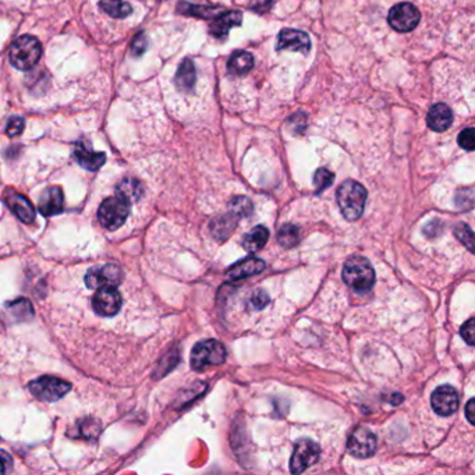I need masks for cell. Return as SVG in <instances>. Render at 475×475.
<instances>
[{"label": "cell", "mask_w": 475, "mask_h": 475, "mask_svg": "<svg viewBox=\"0 0 475 475\" xmlns=\"http://www.w3.org/2000/svg\"><path fill=\"white\" fill-rule=\"evenodd\" d=\"M336 199L343 216L347 220H357L361 218L365 208L367 190L358 181L346 180L337 188Z\"/></svg>", "instance_id": "obj_1"}, {"label": "cell", "mask_w": 475, "mask_h": 475, "mask_svg": "<svg viewBox=\"0 0 475 475\" xmlns=\"http://www.w3.org/2000/svg\"><path fill=\"white\" fill-rule=\"evenodd\" d=\"M344 283L357 293H365L375 283V271L368 260L362 257L350 258L341 272Z\"/></svg>", "instance_id": "obj_2"}, {"label": "cell", "mask_w": 475, "mask_h": 475, "mask_svg": "<svg viewBox=\"0 0 475 475\" xmlns=\"http://www.w3.org/2000/svg\"><path fill=\"white\" fill-rule=\"evenodd\" d=\"M42 56L41 42L31 35L17 38L10 48V62L18 70H31Z\"/></svg>", "instance_id": "obj_3"}, {"label": "cell", "mask_w": 475, "mask_h": 475, "mask_svg": "<svg viewBox=\"0 0 475 475\" xmlns=\"http://www.w3.org/2000/svg\"><path fill=\"white\" fill-rule=\"evenodd\" d=\"M226 348L218 340H204L194 346L191 353V367L201 371L209 365H220L226 360Z\"/></svg>", "instance_id": "obj_4"}, {"label": "cell", "mask_w": 475, "mask_h": 475, "mask_svg": "<svg viewBox=\"0 0 475 475\" xmlns=\"http://www.w3.org/2000/svg\"><path fill=\"white\" fill-rule=\"evenodd\" d=\"M130 202L123 199L122 197H111L106 198L98 211L99 223L108 230L119 229L127 219L130 213Z\"/></svg>", "instance_id": "obj_5"}, {"label": "cell", "mask_w": 475, "mask_h": 475, "mask_svg": "<svg viewBox=\"0 0 475 475\" xmlns=\"http://www.w3.org/2000/svg\"><path fill=\"white\" fill-rule=\"evenodd\" d=\"M71 385L56 376H41L29 383L31 393L45 402H56L62 399L69 390Z\"/></svg>", "instance_id": "obj_6"}, {"label": "cell", "mask_w": 475, "mask_h": 475, "mask_svg": "<svg viewBox=\"0 0 475 475\" xmlns=\"http://www.w3.org/2000/svg\"><path fill=\"white\" fill-rule=\"evenodd\" d=\"M421 14L411 3H399L389 11L388 21L397 32H410L420 24Z\"/></svg>", "instance_id": "obj_7"}, {"label": "cell", "mask_w": 475, "mask_h": 475, "mask_svg": "<svg viewBox=\"0 0 475 475\" xmlns=\"http://www.w3.org/2000/svg\"><path fill=\"white\" fill-rule=\"evenodd\" d=\"M320 448L311 439H300L293 451L292 459H290V472L293 474H302L309 467L316 465L319 459Z\"/></svg>", "instance_id": "obj_8"}, {"label": "cell", "mask_w": 475, "mask_h": 475, "mask_svg": "<svg viewBox=\"0 0 475 475\" xmlns=\"http://www.w3.org/2000/svg\"><path fill=\"white\" fill-rule=\"evenodd\" d=\"M122 282V269L116 264H106L94 268L85 275V285L90 289L116 288Z\"/></svg>", "instance_id": "obj_9"}, {"label": "cell", "mask_w": 475, "mask_h": 475, "mask_svg": "<svg viewBox=\"0 0 475 475\" xmlns=\"http://www.w3.org/2000/svg\"><path fill=\"white\" fill-rule=\"evenodd\" d=\"M347 451L357 459H368L376 451V438L368 428L358 427L348 438Z\"/></svg>", "instance_id": "obj_10"}, {"label": "cell", "mask_w": 475, "mask_h": 475, "mask_svg": "<svg viewBox=\"0 0 475 475\" xmlns=\"http://www.w3.org/2000/svg\"><path fill=\"white\" fill-rule=\"evenodd\" d=\"M459 393L451 385L439 386L434 390L431 396V406L434 411L442 417H449L456 413L459 409Z\"/></svg>", "instance_id": "obj_11"}, {"label": "cell", "mask_w": 475, "mask_h": 475, "mask_svg": "<svg viewBox=\"0 0 475 475\" xmlns=\"http://www.w3.org/2000/svg\"><path fill=\"white\" fill-rule=\"evenodd\" d=\"M94 311L102 317H113L122 307V296L116 288H102L92 299Z\"/></svg>", "instance_id": "obj_12"}, {"label": "cell", "mask_w": 475, "mask_h": 475, "mask_svg": "<svg viewBox=\"0 0 475 475\" xmlns=\"http://www.w3.org/2000/svg\"><path fill=\"white\" fill-rule=\"evenodd\" d=\"M311 49V39L304 31L286 28L278 36V50H292L307 55Z\"/></svg>", "instance_id": "obj_13"}, {"label": "cell", "mask_w": 475, "mask_h": 475, "mask_svg": "<svg viewBox=\"0 0 475 475\" xmlns=\"http://www.w3.org/2000/svg\"><path fill=\"white\" fill-rule=\"evenodd\" d=\"M74 158L80 166L91 171H97L98 169H101L106 160L104 153H95L92 147L85 141H78L76 144Z\"/></svg>", "instance_id": "obj_14"}, {"label": "cell", "mask_w": 475, "mask_h": 475, "mask_svg": "<svg viewBox=\"0 0 475 475\" xmlns=\"http://www.w3.org/2000/svg\"><path fill=\"white\" fill-rule=\"evenodd\" d=\"M428 127L437 133L446 132L453 123V113L445 104L434 105L427 115Z\"/></svg>", "instance_id": "obj_15"}, {"label": "cell", "mask_w": 475, "mask_h": 475, "mask_svg": "<svg viewBox=\"0 0 475 475\" xmlns=\"http://www.w3.org/2000/svg\"><path fill=\"white\" fill-rule=\"evenodd\" d=\"M63 191L60 187H49L39 199V211L43 216H53L63 211Z\"/></svg>", "instance_id": "obj_16"}, {"label": "cell", "mask_w": 475, "mask_h": 475, "mask_svg": "<svg viewBox=\"0 0 475 475\" xmlns=\"http://www.w3.org/2000/svg\"><path fill=\"white\" fill-rule=\"evenodd\" d=\"M6 204L21 222L31 223L35 219V209L27 197L13 192L6 198Z\"/></svg>", "instance_id": "obj_17"}, {"label": "cell", "mask_w": 475, "mask_h": 475, "mask_svg": "<svg viewBox=\"0 0 475 475\" xmlns=\"http://www.w3.org/2000/svg\"><path fill=\"white\" fill-rule=\"evenodd\" d=\"M241 21H243V14L240 11H236V10L226 11L218 15L215 22L211 25L209 31L215 38L225 39L233 27L241 25Z\"/></svg>", "instance_id": "obj_18"}, {"label": "cell", "mask_w": 475, "mask_h": 475, "mask_svg": "<svg viewBox=\"0 0 475 475\" xmlns=\"http://www.w3.org/2000/svg\"><path fill=\"white\" fill-rule=\"evenodd\" d=\"M265 269V262L260 258H246L240 262H237L236 265H233L229 271H227V276L232 281H240V279H246L254 275L261 274Z\"/></svg>", "instance_id": "obj_19"}, {"label": "cell", "mask_w": 475, "mask_h": 475, "mask_svg": "<svg viewBox=\"0 0 475 475\" xmlns=\"http://www.w3.org/2000/svg\"><path fill=\"white\" fill-rule=\"evenodd\" d=\"M269 240V230L265 226H257L246 233L241 239V246L248 253H257L267 246Z\"/></svg>", "instance_id": "obj_20"}, {"label": "cell", "mask_w": 475, "mask_h": 475, "mask_svg": "<svg viewBox=\"0 0 475 475\" xmlns=\"http://www.w3.org/2000/svg\"><path fill=\"white\" fill-rule=\"evenodd\" d=\"M254 67V57L246 50L234 52L227 63V70L233 76H246Z\"/></svg>", "instance_id": "obj_21"}, {"label": "cell", "mask_w": 475, "mask_h": 475, "mask_svg": "<svg viewBox=\"0 0 475 475\" xmlns=\"http://www.w3.org/2000/svg\"><path fill=\"white\" fill-rule=\"evenodd\" d=\"M239 222V218H236L233 213H226L219 218H215L211 223V232L215 236V239L225 241L236 229Z\"/></svg>", "instance_id": "obj_22"}, {"label": "cell", "mask_w": 475, "mask_h": 475, "mask_svg": "<svg viewBox=\"0 0 475 475\" xmlns=\"http://www.w3.org/2000/svg\"><path fill=\"white\" fill-rule=\"evenodd\" d=\"M195 67H194V63L190 60V59H185L181 62L178 70H177V74H176V78H174V83L177 85V88L180 91H184V92H190L192 91L194 85H195Z\"/></svg>", "instance_id": "obj_23"}, {"label": "cell", "mask_w": 475, "mask_h": 475, "mask_svg": "<svg viewBox=\"0 0 475 475\" xmlns=\"http://www.w3.org/2000/svg\"><path fill=\"white\" fill-rule=\"evenodd\" d=\"M116 195L122 197L123 199H126L132 204V202L140 199V197L143 195V185L136 178H130V177L123 178L116 188Z\"/></svg>", "instance_id": "obj_24"}, {"label": "cell", "mask_w": 475, "mask_h": 475, "mask_svg": "<svg viewBox=\"0 0 475 475\" xmlns=\"http://www.w3.org/2000/svg\"><path fill=\"white\" fill-rule=\"evenodd\" d=\"M101 7L115 18H125L133 13L132 4L126 0H101Z\"/></svg>", "instance_id": "obj_25"}, {"label": "cell", "mask_w": 475, "mask_h": 475, "mask_svg": "<svg viewBox=\"0 0 475 475\" xmlns=\"http://www.w3.org/2000/svg\"><path fill=\"white\" fill-rule=\"evenodd\" d=\"M253 202L247 198V197H234L230 202H229V212L233 213L236 218L243 219V218H248L253 213Z\"/></svg>", "instance_id": "obj_26"}, {"label": "cell", "mask_w": 475, "mask_h": 475, "mask_svg": "<svg viewBox=\"0 0 475 475\" xmlns=\"http://www.w3.org/2000/svg\"><path fill=\"white\" fill-rule=\"evenodd\" d=\"M300 240V230L295 225H285L278 233V241L285 248L295 247Z\"/></svg>", "instance_id": "obj_27"}, {"label": "cell", "mask_w": 475, "mask_h": 475, "mask_svg": "<svg viewBox=\"0 0 475 475\" xmlns=\"http://www.w3.org/2000/svg\"><path fill=\"white\" fill-rule=\"evenodd\" d=\"M8 313L11 314V317L18 319V320H28L34 317V311H32V306L28 300L25 299H20L17 302H13L7 306Z\"/></svg>", "instance_id": "obj_28"}, {"label": "cell", "mask_w": 475, "mask_h": 475, "mask_svg": "<svg viewBox=\"0 0 475 475\" xmlns=\"http://www.w3.org/2000/svg\"><path fill=\"white\" fill-rule=\"evenodd\" d=\"M178 11L187 15H194V17H199V18H212L215 15H218V8L213 7H202V6H194V4H188V3H180L178 4Z\"/></svg>", "instance_id": "obj_29"}, {"label": "cell", "mask_w": 475, "mask_h": 475, "mask_svg": "<svg viewBox=\"0 0 475 475\" xmlns=\"http://www.w3.org/2000/svg\"><path fill=\"white\" fill-rule=\"evenodd\" d=\"M455 234L472 253L474 251V234H473V230L469 225L459 223L455 229Z\"/></svg>", "instance_id": "obj_30"}, {"label": "cell", "mask_w": 475, "mask_h": 475, "mask_svg": "<svg viewBox=\"0 0 475 475\" xmlns=\"http://www.w3.org/2000/svg\"><path fill=\"white\" fill-rule=\"evenodd\" d=\"M333 180H334V174L332 171H329L325 167L318 169L314 176V185L317 188V192H322L323 190L330 187L333 184Z\"/></svg>", "instance_id": "obj_31"}, {"label": "cell", "mask_w": 475, "mask_h": 475, "mask_svg": "<svg viewBox=\"0 0 475 475\" xmlns=\"http://www.w3.org/2000/svg\"><path fill=\"white\" fill-rule=\"evenodd\" d=\"M459 146L466 150V151H474L475 139H474V129H466L460 133L459 136Z\"/></svg>", "instance_id": "obj_32"}, {"label": "cell", "mask_w": 475, "mask_h": 475, "mask_svg": "<svg viewBox=\"0 0 475 475\" xmlns=\"http://www.w3.org/2000/svg\"><path fill=\"white\" fill-rule=\"evenodd\" d=\"M268 303H269V296L264 290H258L251 296L248 302V307L253 310H262L264 307L268 306Z\"/></svg>", "instance_id": "obj_33"}, {"label": "cell", "mask_w": 475, "mask_h": 475, "mask_svg": "<svg viewBox=\"0 0 475 475\" xmlns=\"http://www.w3.org/2000/svg\"><path fill=\"white\" fill-rule=\"evenodd\" d=\"M460 334L462 337L466 340V343L469 346H474L475 344V319L470 318L460 329Z\"/></svg>", "instance_id": "obj_34"}, {"label": "cell", "mask_w": 475, "mask_h": 475, "mask_svg": "<svg viewBox=\"0 0 475 475\" xmlns=\"http://www.w3.org/2000/svg\"><path fill=\"white\" fill-rule=\"evenodd\" d=\"M24 130V120L21 118H13L8 120V125H7V129H6V133L8 137H15V136H20Z\"/></svg>", "instance_id": "obj_35"}, {"label": "cell", "mask_w": 475, "mask_h": 475, "mask_svg": "<svg viewBox=\"0 0 475 475\" xmlns=\"http://www.w3.org/2000/svg\"><path fill=\"white\" fill-rule=\"evenodd\" d=\"M147 46H148V41H147V36L144 34H140L139 36H136L134 42H133V46H132V52L133 55L136 56H143L147 50Z\"/></svg>", "instance_id": "obj_36"}, {"label": "cell", "mask_w": 475, "mask_h": 475, "mask_svg": "<svg viewBox=\"0 0 475 475\" xmlns=\"http://www.w3.org/2000/svg\"><path fill=\"white\" fill-rule=\"evenodd\" d=\"M13 470V459L3 451H0V474H8Z\"/></svg>", "instance_id": "obj_37"}, {"label": "cell", "mask_w": 475, "mask_h": 475, "mask_svg": "<svg viewBox=\"0 0 475 475\" xmlns=\"http://www.w3.org/2000/svg\"><path fill=\"white\" fill-rule=\"evenodd\" d=\"M272 0H250V8L258 11V13H265L271 8Z\"/></svg>", "instance_id": "obj_38"}, {"label": "cell", "mask_w": 475, "mask_h": 475, "mask_svg": "<svg viewBox=\"0 0 475 475\" xmlns=\"http://www.w3.org/2000/svg\"><path fill=\"white\" fill-rule=\"evenodd\" d=\"M466 416H467V420L470 421V424H474L475 423V400L472 399L469 400L467 406H466Z\"/></svg>", "instance_id": "obj_39"}]
</instances>
